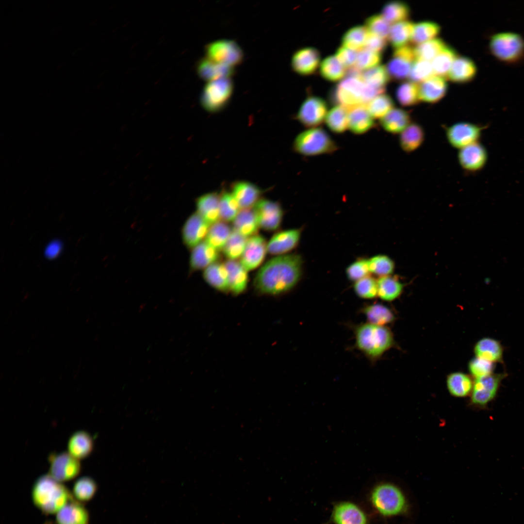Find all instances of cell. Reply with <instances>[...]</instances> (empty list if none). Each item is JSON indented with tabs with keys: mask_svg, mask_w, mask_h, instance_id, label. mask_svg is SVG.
<instances>
[{
	"mask_svg": "<svg viewBox=\"0 0 524 524\" xmlns=\"http://www.w3.org/2000/svg\"><path fill=\"white\" fill-rule=\"evenodd\" d=\"M303 260L296 254L281 255L266 262L254 279V286L259 292L272 295L291 290L302 276Z\"/></svg>",
	"mask_w": 524,
	"mask_h": 524,
	"instance_id": "6da1fadb",
	"label": "cell"
},
{
	"mask_svg": "<svg viewBox=\"0 0 524 524\" xmlns=\"http://www.w3.org/2000/svg\"><path fill=\"white\" fill-rule=\"evenodd\" d=\"M34 506L45 515L56 514L74 500L71 492L62 483L49 474L42 475L34 481L31 490Z\"/></svg>",
	"mask_w": 524,
	"mask_h": 524,
	"instance_id": "7a4b0ae2",
	"label": "cell"
},
{
	"mask_svg": "<svg viewBox=\"0 0 524 524\" xmlns=\"http://www.w3.org/2000/svg\"><path fill=\"white\" fill-rule=\"evenodd\" d=\"M353 330L355 347L372 363L393 344V334L386 326L366 322L354 326Z\"/></svg>",
	"mask_w": 524,
	"mask_h": 524,
	"instance_id": "3957f363",
	"label": "cell"
},
{
	"mask_svg": "<svg viewBox=\"0 0 524 524\" xmlns=\"http://www.w3.org/2000/svg\"><path fill=\"white\" fill-rule=\"evenodd\" d=\"M490 53L498 61L507 65H516L524 60V38L513 31L494 33L489 38Z\"/></svg>",
	"mask_w": 524,
	"mask_h": 524,
	"instance_id": "277c9868",
	"label": "cell"
},
{
	"mask_svg": "<svg viewBox=\"0 0 524 524\" xmlns=\"http://www.w3.org/2000/svg\"><path fill=\"white\" fill-rule=\"evenodd\" d=\"M293 147L295 152L306 156L330 154L338 149L328 133L319 127L312 128L299 133L295 138Z\"/></svg>",
	"mask_w": 524,
	"mask_h": 524,
	"instance_id": "5b68a950",
	"label": "cell"
},
{
	"mask_svg": "<svg viewBox=\"0 0 524 524\" xmlns=\"http://www.w3.org/2000/svg\"><path fill=\"white\" fill-rule=\"evenodd\" d=\"M371 499L377 509L385 516L400 514L407 507L402 492L397 487L389 483L377 486L373 491Z\"/></svg>",
	"mask_w": 524,
	"mask_h": 524,
	"instance_id": "8992f818",
	"label": "cell"
},
{
	"mask_svg": "<svg viewBox=\"0 0 524 524\" xmlns=\"http://www.w3.org/2000/svg\"><path fill=\"white\" fill-rule=\"evenodd\" d=\"M365 83L361 78L345 77L334 88L330 94V100L336 105L349 108L366 105Z\"/></svg>",
	"mask_w": 524,
	"mask_h": 524,
	"instance_id": "52a82bcc",
	"label": "cell"
},
{
	"mask_svg": "<svg viewBox=\"0 0 524 524\" xmlns=\"http://www.w3.org/2000/svg\"><path fill=\"white\" fill-rule=\"evenodd\" d=\"M233 90V84L230 78L208 82L202 92L201 104L209 112H217L229 103Z\"/></svg>",
	"mask_w": 524,
	"mask_h": 524,
	"instance_id": "ba28073f",
	"label": "cell"
},
{
	"mask_svg": "<svg viewBox=\"0 0 524 524\" xmlns=\"http://www.w3.org/2000/svg\"><path fill=\"white\" fill-rule=\"evenodd\" d=\"M49 474L58 482L63 483L76 477L82 469L79 459L68 452L51 453L49 457Z\"/></svg>",
	"mask_w": 524,
	"mask_h": 524,
	"instance_id": "9c48e42d",
	"label": "cell"
},
{
	"mask_svg": "<svg viewBox=\"0 0 524 524\" xmlns=\"http://www.w3.org/2000/svg\"><path fill=\"white\" fill-rule=\"evenodd\" d=\"M206 57L216 63L231 67L241 64L244 53L238 44L231 40H219L208 44L205 49Z\"/></svg>",
	"mask_w": 524,
	"mask_h": 524,
	"instance_id": "30bf717a",
	"label": "cell"
},
{
	"mask_svg": "<svg viewBox=\"0 0 524 524\" xmlns=\"http://www.w3.org/2000/svg\"><path fill=\"white\" fill-rule=\"evenodd\" d=\"M484 128L485 127L469 122H458L446 128V139L452 147L460 149L479 142Z\"/></svg>",
	"mask_w": 524,
	"mask_h": 524,
	"instance_id": "8fae6325",
	"label": "cell"
},
{
	"mask_svg": "<svg viewBox=\"0 0 524 524\" xmlns=\"http://www.w3.org/2000/svg\"><path fill=\"white\" fill-rule=\"evenodd\" d=\"M327 113L328 105L323 99L310 96L300 106L296 118L304 126L312 128L322 124Z\"/></svg>",
	"mask_w": 524,
	"mask_h": 524,
	"instance_id": "7c38bea8",
	"label": "cell"
},
{
	"mask_svg": "<svg viewBox=\"0 0 524 524\" xmlns=\"http://www.w3.org/2000/svg\"><path fill=\"white\" fill-rule=\"evenodd\" d=\"M504 376L491 374L475 378L471 392L472 403L479 407H485L496 395Z\"/></svg>",
	"mask_w": 524,
	"mask_h": 524,
	"instance_id": "4fadbf2b",
	"label": "cell"
},
{
	"mask_svg": "<svg viewBox=\"0 0 524 524\" xmlns=\"http://www.w3.org/2000/svg\"><path fill=\"white\" fill-rule=\"evenodd\" d=\"M415 60L413 47L407 45L395 49L386 66L390 78L399 81L409 78Z\"/></svg>",
	"mask_w": 524,
	"mask_h": 524,
	"instance_id": "5bb4252c",
	"label": "cell"
},
{
	"mask_svg": "<svg viewBox=\"0 0 524 524\" xmlns=\"http://www.w3.org/2000/svg\"><path fill=\"white\" fill-rule=\"evenodd\" d=\"M252 209L259 227L267 230H274L279 226L283 211L278 202L261 199Z\"/></svg>",
	"mask_w": 524,
	"mask_h": 524,
	"instance_id": "9a60e30c",
	"label": "cell"
},
{
	"mask_svg": "<svg viewBox=\"0 0 524 524\" xmlns=\"http://www.w3.org/2000/svg\"><path fill=\"white\" fill-rule=\"evenodd\" d=\"M458 159L464 170L473 173L485 167L488 154L485 147L477 142L459 149Z\"/></svg>",
	"mask_w": 524,
	"mask_h": 524,
	"instance_id": "2e32d148",
	"label": "cell"
},
{
	"mask_svg": "<svg viewBox=\"0 0 524 524\" xmlns=\"http://www.w3.org/2000/svg\"><path fill=\"white\" fill-rule=\"evenodd\" d=\"M211 225L197 212L192 214L184 223L182 238L184 245L193 248L206 236Z\"/></svg>",
	"mask_w": 524,
	"mask_h": 524,
	"instance_id": "e0dca14e",
	"label": "cell"
},
{
	"mask_svg": "<svg viewBox=\"0 0 524 524\" xmlns=\"http://www.w3.org/2000/svg\"><path fill=\"white\" fill-rule=\"evenodd\" d=\"M267 246L265 240L260 235H254L247 239L240 262L247 271L255 268L262 262Z\"/></svg>",
	"mask_w": 524,
	"mask_h": 524,
	"instance_id": "ac0fdd59",
	"label": "cell"
},
{
	"mask_svg": "<svg viewBox=\"0 0 524 524\" xmlns=\"http://www.w3.org/2000/svg\"><path fill=\"white\" fill-rule=\"evenodd\" d=\"M320 61L319 51L313 47H306L296 51L291 61L292 69L301 75H309L317 69Z\"/></svg>",
	"mask_w": 524,
	"mask_h": 524,
	"instance_id": "d6986e66",
	"label": "cell"
},
{
	"mask_svg": "<svg viewBox=\"0 0 524 524\" xmlns=\"http://www.w3.org/2000/svg\"><path fill=\"white\" fill-rule=\"evenodd\" d=\"M418 85L420 101L431 104L441 100L446 95L448 89L444 77L437 75L433 76Z\"/></svg>",
	"mask_w": 524,
	"mask_h": 524,
	"instance_id": "ffe728a7",
	"label": "cell"
},
{
	"mask_svg": "<svg viewBox=\"0 0 524 524\" xmlns=\"http://www.w3.org/2000/svg\"><path fill=\"white\" fill-rule=\"evenodd\" d=\"M56 524H89L90 515L82 503L73 500L55 514Z\"/></svg>",
	"mask_w": 524,
	"mask_h": 524,
	"instance_id": "44dd1931",
	"label": "cell"
},
{
	"mask_svg": "<svg viewBox=\"0 0 524 524\" xmlns=\"http://www.w3.org/2000/svg\"><path fill=\"white\" fill-rule=\"evenodd\" d=\"M301 234L300 229H291L279 232L271 239L267 251L271 254H281L289 252L298 245Z\"/></svg>",
	"mask_w": 524,
	"mask_h": 524,
	"instance_id": "7402d4cb",
	"label": "cell"
},
{
	"mask_svg": "<svg viewBox=\"0 0 524 524\" xmlns=\"http://www.w3.org/2000/svg\"><path fill=\"white\" fill-rule=\"evenodd\" d=\"M348 109V128L356 134L368 131L375 125L374 118L366 105H359Z\"/></svg>",
	"mask_w": 524,
	"mask_h": 524,
	"instance_id": "603a6c76",
	"label": "cell"
},
{
	"mask_svg": "<svg viewBox=\"0 0 524 524\" xmlns=\"http://www.w3.org/2000/svg\"><path fill=\"white\" fill-rule=\"evenodd\" d=\"M241 209H250L259 200L261 189L255 184L246 181L234 182L231 193Z\"/></svg>",
	"mask_w": 524,
	"mask_h": 524,
	"instance_id": "cb8c5ba5",
	"label": "cell"
},
{
	"mask_svg": "<svg viewBox=\"0 0 524 524\" xmlns=\"http://www.w3.org/2000/svg\"><path fill=\"white\" fill-rule=\"evenodd\" d=\"M477 72L476 64L466 56H457L453 62L447 77L451 81L459 83L471 82Z\"/></svg>",
	"mask_w": 524,
	"mask_h": 524,
	"instance_id": "d4e9b609",
	"label": "cell"
},
{
	"mask_svg": "<svg viewBox=\"0 0 524 524\" xmlns=\"http://www.w3.org/2000/svg\"><path fill=\"white\" fill-rule=\"evenodd\" d=\"M196 71L199 77L208 82L229 78L234 73L233 67L216 63L207 57L198 62Z\"/></svg>",
	"mask_w": 524,
	"mask_h": 524,
	"instance_id": "484cf974",
	"label": "cell"
},
{
	"mask_svg": "<svg viewBox=\"0 0 524 524\" xmlns=\"http://www.w3.org/2000/svg\"><path fill=\"white\" fill-rule=\"evenodd\" d=\"M218 251L206 241L201 242L194 247L191 252L190 258L191 269L193 271L200 270L216 262L219 257Z\"/></svg>",
	"mask_w": 524,
	"mask_h": 524,
	"instance_id": "4316f807",
	"label": "cell"
},
{
	"mask_svg": "<svg viewBox=\"0 0 524 524\" xmlns=\"http://www.w3.org/2000/svg\"><path fill=\"white\" fill-rule=\"evenodd\" d=\"M220 196L209 193L201 196L196 200L197 213L210 225L219 221Z\"/></svg>",
	"mask_w": 524,
	"mask_h": 524,
	"instance_id": "83f0119b",
	"label": "cell"
},
{
	"mask_svg": "<svg viewBox=\"0 0 524 524\" xmlns=\"http://www.w3.org/2000/svg\"><path fill=\"white\" fill-rule=\"evenodd\" d=\"M333 519L336 524H366L364 513L355 505L343 502L335 506Z\"/></svg>",
	"mask_w": 524,
	"mask_h": 524,
	"instance_id": "f1b7e54d",
	"label": "cell"
},
{
	"mask_svg": "<svg viewBox=\"0 0 524 524\" xmlns=\"http://www.w3.org/2000/svg\"><path fill=\"white\" fill-rule=\"evenodd\" d=\"M409 112L399 108H394L380 119V124L387 132L400 134L411 123Z\"/></svg>",
	"mask_w": 524,
	"mask_h": 524,
	"instance_id": "f546056e",
	"label": "cell"
},
{
	"mask_svg": "<svg viewBox=\"0 0 524 524\" xmlns=\"http://www.w3.org/2000/svg\"><path fill=\"white\" fill-rule=\"evenodd\" d=\"M425 139V131L423 127L416 122H411L400 134L399 143L403 151L411 153L421 146Z\"/></svg>",
	"mask_w": 524,
	"mask_h": 524,
	"instance_id": "4dcf8cb0",
	"label": "cell"
},
{
	"mask_svg": "<svg viewBox=\"0 0 524 524\" xmlns=\"http://www.w3.org/2000/svg\"><path fill=\"white\" fill-rule=\"evenodd\" d=\"M94 447V441L91 435L86 431L75 432L70 437L67 443L68 452L80 459L88 456Z\"/></svg>",
	"mask_w": 524,
	"mask_h": 524,
	"instance_id": "1f68e13d",
	"label": "cell"
},
{
	"mask_svg": "<svg viewBox=\"0 0 524 524\" xmlns=\"http://www.w3.org/2000/svg\"><path fill=\"white\" fill-rule=\"evenodd\" d=\"M224 264L228 273L229 291L234 295L240 294L246 287L247 271L240 262L235 260H228Z\"/></svg>",
	"mask_w": 524,
	"mask_h": 524,
	"instance_id": "d6a6232c",
	"label": "cell"
},
{
	"mask_svg": "<svg viewBox=\"0 0 524 524\" xmlns=\"http://www.w3.org/2000/svg\"><path fill=\"white\" fill-rule=\"evenodd\" d=\"M360 311L364 316L368 323L379 326H386L392 323L395 318L392 310L380 303L365 305Z\"/></svg>",
	"mask_w": 524,
	"mask_h": 524,
	"instance_id": "836d02e7",
	"label": "cell"
},
{
	"mask_svg": "<svg viewBox=\"0 0 524 524\" xmlns=\"http://www.w3.org/2000/svg\"><path fill=\"white\" fill-rule=\"evenodd\" d=\"M203 277L206 281L216 289L229 291L228 273L224 263L215 262L205 269Z\"/></svg>",
	"mask_w": 524,
	"mask_h": 524,
	"instance_id": "e575fe53",
	"label": "cell"
},
{
	"mask_svg": "<svg viewBox=\"0 0 524 524\" xmlns=\"http://www.w3.org/2000/svg\"><path fill=\"white\" fill-rule=\"evenodd\" d=\"M97 490L96 481L90 476H83L75 481L71 492L74 500L84 504L94 498Z\"/></svg>",
	"mask_w": 524,
	"mask_h": 524,
	"instance_id": "d590c367",
	"label": "cell"
},
{
	"mask_svg": "<svg viewBox=\"0 0 524 524\" xmlns=\"http://www.w3.org/2000/svg\"><path fill=\"white\" fill-rule=\"evenodd\" d=\"M474 352L476 357L491 362L501 360L503 355L500 343L489 338L480 340L475 346Z\"/></svg>",
	"mask_w": 524,
	"mask_h": 524,
	"instance_id": "8d00e7d4",
	"label": "cell"
},
{
	"mask_svg": "<svg viewBox=\"0 0 524 524\" xmlns=\"http://www.w3.org/2000/svg\"><path fill=\"white\" fill-rule=\"evenodd\" d=\"M377 296L382 300L392 301L398 298L403 289V284L394 276L380 277L377 280Z\"/></svg>",
	"mask_w": 524,
	"mask_h": 524,
	"instance_id": "74e56055",
	"label": "cell"
},
{
	"mask_svg": "<svg viewBox=\"0 0 524 524\" xmlns=\"http://www.w3.org/2000/svg\"><path fill=\"white\" fill-rule=\"evenodd\" d=\"M233 230L246 237L254 235L259 227L252 210L242 209L233 221Z\"/></svg>",
	"mask_w": 524,
	"mask_h": 524,
	"instance_id": "f35d334b",
	"label": "cell"
},
{
	"mask_svg": "<svg viewBox=\"0 0 524 524\" xmlns=\"http://www.w3.org/2000/svg\"><path fill=\"white\" fill-rule=\"evenodd\" d=\"M446 384L450 394L458 397L468 395L472 392L473 386L471 377L461 372L449 374L447 377Z\"/></svg>",
	"mask_w": 524,
	"mask_h": 524,
	"instance_id": "ab89813d",
	"label": "cell"
},
{
	"mask_svg": "<svg viewBox=\"0 0 524 524\" xmlns=\"http://www.w3.org/2000/svg\"><path fill=\"white\" fill-rule=\"evenodd\" d=\"M414 23L406 20L393 24L388 36V39L394 49L408 45L410 41Z\"/></svg>",
	"mask_w": 524,
	"mask_h": 524,
	"instance_id": "60d3db41",
	"label": "cell"
},
{
	"mask_svg": "<svg viewBox=\"0 0 524 524\" xmlns=\"http://www.w3.org/2000/svg\"><path fill=\"white\" fill-rule=\"evenodd\" d=\"M325 121L333 132H344L348 128V109L341 105L335 106L328 112Z\"/></svg>",
	"mask_w": 524,
	"mask_h": 524,
	"instance_id": "b9f144b4",
	"label": "cell"
},
{
	"mask_svg": "<svg viewBox=\"0 0 524 524\" xmlns=\"http://www.w3.org/2000/svg\"><path fill=\"white\" fill-rule=\"evenodd\" d=\"M410 14V9L408 4L400 0H393L384 5L381 15L390 23L393 24L407 20Z\"/></svg>",
	"mask_w": 524,
	"mask_h": 524,
	"instance_id": "7bdbcfd3",
	"label": "cell"
},
{
	"mask_svg": "<svg viewBox=\"0 0 524 524\" xmlns=\"http://www.w3.org/2000/svg\"><path fill=\"white\" fill-rule=\"evenodd\" d=\"M231 231L226 223L218 221L211 225L205 237V241L219 250L223 248Z\"/></svg>",
	"mask_w": 524,
	"mask_h": 524,
	"instance_id": "ee69618b",
	"label": "cell"
},
{
	"mask_svg": "<svg viewBox=\"0 0 524 524\" xmlns=\"http://www.w3.org/2000/svg\"><path fill=\"white\" fill-rule=\"evenodd\" d=\"M458 56L452 47L446 45L432 61L431 64L435 75L445 77L455 59Z\"/></svg>",
	"mask_w": 524,
	"mask_h": 524,
	"instance_id": "f6af8a7d",
	"label": "cell"
},
{
	"mask_svg": "<svg viewBox=\"0 0 524 524\" xmlns=\"http://www.w3.org/2000/svg\"><path fill=\"white\" fill-rule=\"evenodd\" d=\"M438 24L431 21H423L414 24L410 41L417 45L434 38L440 32Z\"/></svg>",
	"mask_w": 524,
	"mask_h": 524,
	"instance_id": "bcb514c9",
	"label": "cell"
},
{
	"mask_svg": "<svg viewBox=\"0 0 524 524\" xmlns=\"http://www.w3.org/2000/svg\"><path fill=\"white\" fill-rule=\"evenodd\" d=\"M447 45L441 38H434L413 47L416 60L432 61Z\"/></svg>",
	"mask_w": 524,
	"mask_h": 524,
	"instance_id": "7dc6e473",
	"label": "cell"
},
{
	"mask_svg": "<svg viewBox=\"0 0 524 524\" xmlns=\"http://www.w3.org/2000/svg\"><path fill=\"white\" fill-rule=\"evenodd\" d=\"M398 102L404 107L412 106L420 101L418 84L411 81L401 83L396 91Z\"/></svg>",
	"mask_w": 524,
	"mask_h": 524,
	"instance_id": "c3c4849f",
	"label": "cell"
},
{
	"mask_svg": "<svg viewBox=\"0 0 524 524\" xmlns=\"http://www.w3.org/2000/svg\"><path fill=\"white\" fill-rule=\"evenodd\" d=\"M320 72L323 78L331 82H336L345 74V67L336 56L331 55L324 59L320 64Z\"/></svg>",
	"mask_w": 524,
	"mask_h": 524,
	"instance_id": "681fc988",
	"label": "cell"
},
{
	"mask_svg": "<svg viewBox=\"0 0 524 524\" xmlns=\"http://www.w3.org/2000/svg\"><path fill=\"white\" fill-rule=\"evenodd\" d=\"M368 34L366 27L361 25L353 27L344 34L342 42L344 47L354 50H360L364 47Z\"/></svg>",
	"mask_w": 524,
	"mask_h": 524,
	"instance_id": "f907efd6",
	"label": "cell"
},
{
	"mask_svg": "<svg viewBox=\"0 0 524 524\" xmlns=\"http://www.w3.org/2000/svg\"><path fill=\"white\" fill-rule=\"evenodd\" d=\"M247 237L233 230L225 244L223 253L229 260H235L241 257L246 247Z\"/></svg>",
	"mask_w": 524,
	"mask_h": 524,
	"instance_id": "816d5d0a",
	"label": "cell"
},
{
	"mask_svg": "<svg viewBox=\"0 0 524 524\" xmlns=\"http://www.w3.org/2000/svg\"><path fill=\"white\" fill-rule=\"evenodd\" d=\"M366 106L374 118L380 119L394 108V103L390 96L383 94L373 98Z\"/></svg>",
	"mask_w": 524,
	"mask_h": 524,
	"instance_id": "f5cc1de1",
	"label": "cell"
},
{
	"mask_svg": "<svg viewBox=\"0 0 524 524\" xmlns=\"http://www.w3.org/2000/svg\"><path fill=\"white\" fill-rule=\"evenodd\" d=\"M361 78L366 84L380 87H385L390 79L386 66L383 65L365 70L361 72Z\"/></svg>",
	"mask_w": 524,
	"mask_h": 524,
	"instance_id": "db71d44e",
	"label": "cell"
},
{
	"mask_svg": "<svg viewBox=\"0 0 524 524\" xmlns=\"http://www.w3.org/2000/svg\"><path fill=\"white\" fill-rule=\"evenodd\" d=\"M240 209L231 193L224 192L220 196V218L224 221H233Z\"/></svg>",
	"mask_w": 524,
	"mask_h": 524,
	"instance_id": "11a10c76",
	"label": "cell"
},
{
	"mask_svg": "<svg viewBox=\"0 0 524 524\" xmlns=\"http://www.w3.org/2000/svg\"><path fill=\"white\" fill-rule=\"evenodd\" d=\"M369 270L372 273L380 277L390 275L394 269L393 261L385 255H377L368 259Z\"/></svg>",
	"mask_w": 524,
	"mask_h": 524,
	"instance_id": "9f6ffc18",
	"label": "cell"
},
{
	"mask_svg": "<svg viewBox=\"0 0 524 524\" xmlns=\"http://www.w3.org/2000/svg\"><path fill=\"white\" fill-rule=\"evenodd\" d=\"M354 291L362 299H371L377 296V280L368 276L354 282Z\"/></svg>",
	"mask_w": 524,
	"mask_h": 524,
	"instance_id": "6f0895ef",
	"label": "cell"
},
{
	"mask_svg": "<svg viewBox=\"0 0 524 524\" xmlns=\"http://www.w3.org/2000/svg\"><path fill=\"white\" fill-rule=\"evenodd\" d=\"M435 75L431 62L416 60L413 62L409 78L414 82H421Z\"/></svg>",
	"mask_w": 524,
	"mask_h": 524,
	"instance_id": "680465c9",
	"label": "cell"
},
{
	"mask_svg": "<svg viewBox=\"0 0 524 524\" xmlns=\"http://www.w3.org/2000/svg\"><path fill=\"white\" fill-rule=\"evenodd\" d=\"M365 27L368 32L386 39L388 38L390 23L380 14L374 15L367 18Z\"/></svg>",
	"mask_w": 524,
	"mask_h": 524,
	"instance_id": "91938a15",
	"label": "cell"
},
{
	"mask_svg": "<svg viewBox=\"0 0 524 524\" xmlns=\"http://www.w3.org/2000/svg\"><path fill=\"white\" fill-rule=\"evenodd\" d=\"M381 59L380 53L363 48L358 52L354 66L360 70H366L378 66Z\"/></svg>",
	"mask_w": 524,
	"mask_h": 524,
	"instance_id": "94428289",
	"label": "cell"
},
{
	"mask_svg": "<svg viewBox=\"0 0 524 524\" xmlns=\"http://www.w3.org/2000/svg\"><path fill=\"white\" fill-rule=\"evenodd\" d=\"M368 260L363 258L358 259L351 263L346 269L348 279L354 282L369 276Z\"/></svg>",
	"mask_w": 524,
	"mask_h": 524,
	"instance_id": "6125c7cd",
	"label": "cell"
},
{
	"mask_svg": "<svg viewBox=\"0 0 524 524\" xmlns=\"http://www.w3.org/2000/svg\"><path fill=\"white\" fill-rule=\"evenodd\" d=\"M469 369L471 374L476 378L491 374L493 365L492 362L476 357L470 361Z\"/></svg>",
	"mask_w": 524,
	"mask_h": 524,
	"instance_id": "be15d7a7",
	"label": "cell"
},
{
	"mask_svg": "<svg viewBox=\"0 0 524 524\" xmlns=\"http://www.w3.org/2000/svg\"><path fill=\"white\" fill-rule=\"evenodd\" d=\"M357 54L356 50L342 46L338 49L335 56L345 68H349L355 66Z\"/></svg>",
	"mask_w": 524,
	"mask_h": 524,
	"instance_id": "e7e4bbea",
	"label": "cell"
},
{
	"mask_svg": "<svg viewBox=\"0 0 524 524\" xmlns=\"http://www.w3.org/2000/svg\"><path fill=\"white\" fill-rule=\"evenodd\" d=\"M387 46L386 39L368 32L364 48L381 53L386 49Z\"/></svg>",
	"mask_w": 524,
	"mask_h": 524,
	"instance_id": "03108f58",
	"label": "cell"
},
{
	"mask_svg": "<svg viewBox=\"0 0 524 524\" xmlns=\"http://www.w3.org/2000/svg\"><path fill=\"white\" fill-rule=\"evenodd\" d=\"M62 250V244L58 241H52L47 246L45 254L49 259H53L59 255Z\"/></svg>",
	"mask_w": 524,
	"mask_h": 524,
	"instance_id": "003e7915",
	"label": "cell"
}]
</instances>
